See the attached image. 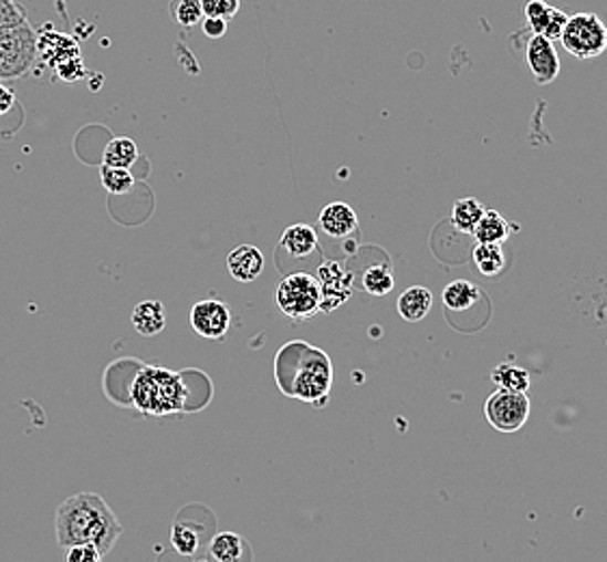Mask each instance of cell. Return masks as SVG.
<instances>
[{"mask_svg": "<svg viewBox=\"0 0 607 562\" xmlns=\"http://www.w3.org/2000/svg\"><path fill=\"white\" fill-rule=\"evenodd\" d=\"M362 285L370 296H387L396 285L391 267L389 264H374L364 273Z\"/></svg>", "mask_w": 607, "mask_h": 562, "instance_id": "25", "label": "cell"}, {"mask_svg": "<svg viewBox=\"0 0 607 562\" xmlns=\"http://www.w3.org/2000/svg\"><path fill=\"white\" fill-rule=\"evenodd\" d=\"M201 31L210 40H221L228 33V20L221 18H203L201 20Z\"/></svg>", "mask_w": 607, "mask_h": 562, "instance_id": "32", "label": "cell"}, {"mask_svg": "<svg viewBox=\"0 0 607 562\" xmlns=\"http://www.w3.org/2000/svg\"><path fill=\"white\" fill-rule=\"evenodd\" d=\"M514 226L498 210H491V208H484L478 226L473 228V238L478 242H495V244H502L509 240V236L513 235Z\"/></svg>", "mask_w": 607, "mask_h": 562, "instance_id": "18", "label": "cell"}, {"mask_svg": "<svg viewBox=\"0 0 607 562\" xmlns=\"http://www.w3.org/2000/svg\"><path fill=\"white\" fill-rule=\"evenodd\" d=\"M482 212H484V206H482L475 197H463V199L454 201L452 212H450V219H452V226H454L461 235H471L473 228L478 226Z\"/></svg>", "mask_w": 607, "mask_h": 562, "instance_id": "23", "label": "cell"}, {"mask_svg": "<svg viewBox=\"0 0 607 562\" xmlns=\"http://www.w3.org/2000/svg\"><path fill=\"white\" fill-rule=\"evenodd\" d=\"M281 355L290 364V376L280 378L281 389L303 403L325 405L333 385V364L327 353L305 342H292Z\"/></svg>", "mask_w": 607, "mask_h": 562, "instance_id": "2", "label": "cell"}, {"mask_svg": "<svg viewBox=\"0 0 607 562\" xmlns=\"http://www.w3.org/2000/svg\"><path fill=\"white\" fill-rule=\"evenodd\" d=\"M561 42L575 59H595L607 50V27L597 13H573L566 20Z\"/></svg>", "mask_w": 607, "mask_h": 562, "instance_id": "4", "label": "cell"}, {"mask_svg": "<svg viewBox=\"0 0 607 562\" xmlns=\"http://www.w3.org/2000/svg\"><path fill=\"white\" fill-rule=\"evenodd\" d=\"M473 264L478 267V271L486 278H495L502 273L504 264H506V256L502 244L495 242H478L473 249Z\"/></svg>", "mask_w": 607, "mask_h": 562, "instance_id": "22", "label": "cell"}, {"mask_svg": "<svg viewBox=\"0 0 607 562\" xmlns=\"http://www.w3.org/2000/svg\"><path fill=\"white\" fill-rule=\"evenodd\" d=\"M38 56V38L29 24L0 31V81L29 74Z\"/></svg>", "mask_w": 607, "mask_h": 562, "instance_id": "6", "label": "cell"}, {"mask_svg": "<svg viewBox=\"0 0 607 562\" xmlns=\"http://www.w3.org/2000/svg\"><path fill=\"white\" fill-rule=\"evenodd\" d=\"M281 249L287 251V256L303 260L318 251V235L307 223H294L283 230L281 235Z\"/></svg>", "mask_w": 607, "mask_h": 562, "instance_id": "15", "label": "cell"}, {"mask_svg": "<svg viewBox=\"0 0 607 562\" xmlns=\"http://www.w3.org/2000/svg\"><path fill=\"white\" fill-rule=\"evenodd\" d=\"M316 280L321 285V312H333L353 294V275L339 262H323Z\"/></svg>", "mask_w": 607, "mask_h": 562, "instance_id": "9", "label": "cell"}, {"mask_svg": "<svg viewBox=\"0 0 607 562\" xmlns=\"http://www.w3.org/2000/svg\"><path fill=\"white\" fill-rule=\"evenodd\" d=\"M232 325V312L223 301L206 299L192 305L190 327L206 340H223Z\"/></svg>", "mask_w": 607, "mask_h": 562, "instance_id": "8", "label": "cell"}, {"mask_svg": "<svg viewBox=\"0 0 607 562\" xmlns=\"http://www.w3.org/2000/svg\"><path fill=\"white\" fill-rule=\"evenodd\" d=\"M102 552L95 545H74L67 548L65 562H102Z\"/></svg>", "mask_w": 607, "mask_h": 562, "instance_id": "31", "label": "cell"}, {"mask_svg": "<svg viewBox=\"0 0 607 562\" xmlns=\"http://www.w3.org/2000/svg\"><path fill=\"white\" fill-rule=\"evenodd\" d=\"M212 562H251L247 541L236 532H219L208 545Z\"/></svg>", "mask_w": 607, "mask_h": 562, "instance_id": "16", "label": "cell"}, {"mask_svg": "<svg viewBox=\"0 0 607 562\" xmlns=\"http://www.w3.org/2000/svg\"><path fill=\"white\" fill-rule=\"evenodd\" d=\"M491 378L498 385V389H509V392H527V387L532 383L530 373L514 364H500L491 373Z\"/></svg>", "mask_w": 607, "mask_h": 562, "instance_id": "24", "label": "cell"}, {"mask_svg": "<svg viewBox=\"0 0 607 562\" xmlns=\"http://www.w3.org/2000/svg\"><path fill=\"white\" fill-rule=\"evenodd\" d=\"M187 387L178 373L145 366L133 381V405L147 416H169L185 409Z\"/></svg>", "mask_w": 607, "mask_h": 562, "instance_id": "3", "label": "cell"}, {"mask_svg": "<svg viewBox=\"0 0 607 562\" xmlns=\"http://www.w3.org/2000/svg\"><path fill=\"white\" fill-rule=\"evenodd\" d=\"M100 183L111 195H126L135 187V176L130 169H117V167H100Z\"/></svg>", "mask_w": 607, "mask_h": 562, "instance_id": "26", "label": "cell"}, {"mask_svg": "<svg viewBox=\"0 0 607 562\" xmlns=\"http://www.w3.org/2000/svg\"><path fill=\"white\" fill-rule=\"evenodd\" d=\"M525 59L530 65V72L538 85H550L558 79L561 74V56L556 52V46L552 40H545L541 35H532L527 48H525Z\"/></svg>", "mask_w": 607, "mask_h": 562, "instance_id": "10", "label": "cell"}, {"mask_svg": "<svg viewBox=\"0 0 607 562\" xmlns=\"http://www.w3.org/2000/svg\"><path fill=\"white\" fill-rule=\"evenodd\" d=\"M13 104H15V94H13V90H9L7 85L0 83V117L7 115V113L13 108Z\"/></svg>", "mask_w": 607, "mask_h": 562, "instance_id": "33", "label": "cell"}, {"mask_svg": "<svg viewBox=\"0 0 607 562\" xmlns=\"http://www.w3.org/2000/svg\"><path fill=\"white\" fill-rule=\"evenodd\" d=\"M38 54H42V59L52 70H56L63 63H70L74 59H81L79 44L72 38H67L63 33H54V31H50L48 35L42 33L38 38Z\"/></svg>", "mask_w": 607, "mask_h": 562, "instance_id": "14", "label": "cell"}, {"mask_svg": "<svg viewBox=\"0 0 607 562\" xmlns=\"http://www.w3.org/2000/svg\"><path fill=\"white\" fill-rule=\"evenodd\" d=\"M430 308H432V292L423 285L407 288L396 303L400 319H405L407 323H420L428 316Z\"/></svg>", "mask_w": 607, "mask_h": 562, "instance_id": "17", "label": "cell"}, {"mask_svg": "<svg viewBox=\"0 0 607 562\" xmlns=\"http://www.w3.org/2000/svg\"><path fill=\"white\" fill-rule=\"evenodd\" d=\"M139 160V147L128 137H115L108 140L102 152V165L117 167V169H130Z\"/></svg>", "mask_w": 607, "mask_h": 562, "instance_id": "21", "label": "cell"}, {"mask_svg": "<svg viewBox=\"0 0 607 562\" xmlns=\"http://www.w3.org/2000/svg\"><path fill=\"white\" fill-rule=\"evenodd\" d=\"M171 15L180 27L192 29V27L201 24V18H203L201 2L199 0H174L171 2Z\"/></svg>", "mask_w": 607, "mask_h": 562, "instance_id": "28", "label": "cell"}, {"mask_svg": "<svg viewBox=\"0 0 607 562\" xmlns=\"http://www.w3.org/2000/svg\"><path fill=\"white\" fill-rule=\"evenodd\" d=\"M443 305L450 312H468L478 301H482V290L468 280H457L443 288Z\"/></svg>", "mask_w": 607, "mask_h": 562, "instance_id": "20", "label": "cell"}, {"mask_svg": "<svg viewBox=\"0 0 607 562\" xmlns=\"http://www.w3.org/2000/svg\"><path fill=\"white\" fill-rule=\"evenodd\" d=\"M281 312L292 321H310L321 312V285L316 275L292 273L283 278L275 292Z\"/></svg>", "mask_w": 607, "mask_h": 562, "instance_id": "5", "label": "cell"}, {"mask_svg": "<svg viewBox=\"0 0 607 562\" xmlns=\"http://www.w3.org/2000/svg\"><path fill=\"white\" fill-rule=\"evenodd\" d=\"M203 18H221V20H232L238 9L240 0H199Z\"/></svg>", "mask_w": 607, "mask_h": 562, "instance_id": "29", "label": "cell"}, {"mask_svg": "<svg viewBox=\"0 0 607 562\" xmlns=\"http://www.w3.org/2000/svg\"><path fill=\"white\" fill-rule=\"evenodd\" d=\"M318 223L323 228L325 235L331 238H348L350 235H355L359 230V219H357V212L346 204V201H331L321 217H318Z\"/></svg>", "mask_w": 607, "mask_h": 562, "instance_id": "12", "label": "cell"}, {"mask_svg": "<svg viewBox=\"0 0 607 562\" xmlns=\"http://www.w3.org/2000/svg\"><path fill=\"white\" fill-rule=\"evenodd\" d=\"M171 545L178 550L180 556H195L199 545H201V539H199V530L190 523H176L171 528Z\"/></svg>", "mask_w": 607, "mask_h": 562, "instance_id": "27", "label": "cell"}, {"mask_svg": "<svg viewBox=\"0 0 607 562\" xmlns=\"http://www.w3.org/2000/svg\"><path fill=\"white\" fill-rule=\"evenodd\" d=\"M566 20H568V13L550 4L547 0H527L525 4V22L530 31L545 40L558 42L566 27Z\"/></svg>", "mask_w": 607, "mask_h": 562, "instance_id": "11", "label": "cell"}, {"mask_svg": "<svg viewBox=\"0 0 607 562\" xmlns=\"http://www.w3.org/2000/svg\"><path fill=\"white\" fill-rule=\"evenodd\" d=\"M122 523L97 493H76L63 500L54 516V534L61 548L95 545L106 556L122 537Z\"/></svg>", "mask_w": 607, "mask_h": 562, "instance_id": "1", "label": "cell"}, {"mask_svg": "<svg viewBox=\"0 0 607 562\" xmlns=\"http://www.w3.org/2000/svg\"><path fill=\"white\" fill-rule=\"evenodd\" d=\"M130 323L135 331L143 337H151L158 335L165 325H167V312L165 305L160 301H143L130 316Z\"/></svg>", "mask_w": 607, "mask_h": 562, "instance_id": "19", "label": "cell"}, {"mask_svg": "<svg viewBox=\"0 0 607 562\" xmlns=\"http://www.w3.org/2000/svg\"><path fill=\"white\" fill-rule=\"evenodd\" d=\"M484 418L500 433H516L530 418V398L525 392L498 389L484 403Z\"/></svg>", "mask_w": 607, "mask_h": 562, "instance_id": "7", "label": "cell"}, {"mask_svg": "<svg viewBox=\"0 0 607 562\" xmlns=\"http://www.w3.org/2000/svg\"><path fill=\"white\" fill-rule=\"evenodd\" d=\"M228 271L236 281L251 283L264 271V253L253 244H240L228 256Z\"/></svg>", "mask_w": 607, "mask_h": 562, "instance_id": "13", "label": "cell"}, {"mask_svg": "<svg viewBox=\"0 0 607 562\" xmlns=\"http://www.w3.org/2000/svg\"><path fill=\"white\" fill-rule=\"evenodd\" d=\"M197 562H208V561H197Z\"/></svg>", "mask_w": 607, "mask_h": 562, "instance_id": "34", "label": "cell"}, {"mask_svg": "<svg viewBox=\"0 0 607 562\" xmlns=\"http://www.w3.org/2000/svg\"><path fill=\"white\" fill-rule=\"evenodd\" d=\"M27 24L24 9L15 0H0V31Z\"/></svg>", "mask_w": 607, "mask_h": 562, "instance_id": "30", "label": "cell"}]
</instances>
